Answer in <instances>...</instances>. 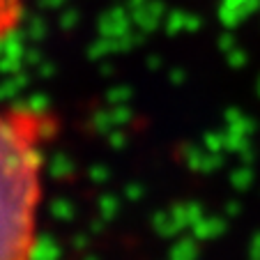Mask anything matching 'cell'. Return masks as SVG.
<instances>
[{
    "label": "cell",
    "instance_id": "obj_2",
    "mask_svg": "<svg viewBox=\"0 0 260 260\" xmlns=\"http://www.w3.org/2000/svg\"><path fill=\"white\" fill-rule=\"evenodd\" d=\"M23 0H0V44L19 28Z\"/></svg>",
    "mask_w": 260,
    "mask_h": 260
},
{
    "label": "cell",
    "instance_id": "obj_1",
    "mask_svg": "<svg viewBox=\"0 0 260 260\" xmlns=\"http://www.w3.org/2000/svg\"><path fill=\"white\" fill-rule=\"evenodd\" d=\"M58 118L32 106H0V260H32L46 147Z\"/></svg>",
    "mask_w": 260,
    "mask_h": 260
}]
</instances>
